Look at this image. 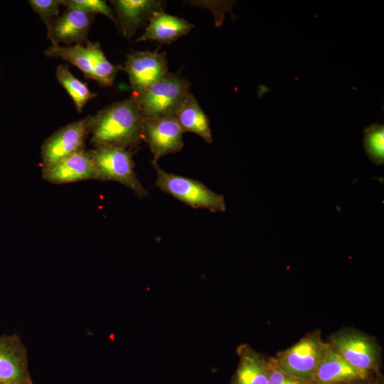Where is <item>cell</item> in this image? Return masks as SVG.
Instances as JSON below:
<instances>
[{"instance_id": "obj_25", "label": "cell", "mask_w": 384, "mask_h": 384, "mask_svg": "<svg viewBox=\"0 0 384 384\" xmlns=\"http://www.w3.org/2000/svg\"><path fill=\"white\" fill-rule=\"evenodd\" d=\"M375 375H377V378L375 384H384L383 375L380 373Z\"/></svg>"}, {"instance_id": "obj_19", "label": "cell", "mask_w": 384, "mask_h": 384, "mask_svg": "<svg viewBox=\"0 0 384 384\" xmlns=\"http://www.w3.org/2000/svg\"><path fill=\"white\" fill-rule=\"evenodd\" d=\"M55 76L59 83L73 100L76 110L79 112L82 111L88 101L97 96L96 93L89 90L86 83L74 76L65 65H59L57 67Z\"/></svg>"}, {"instance_id": "obj_17", "label": "cell", "mask_w": 384, "mask_h": 384, "mask_svg": "<svg viewBox=\"0 0 384 384\" xmlns=\"http://www.w3.org/2000/svg\"><path fill=\"white\" fill-rule=\"evenodd\" d=\"M239 362L231 384H268V361L248 344L237 348Z\"/></svg>"}, {"instance_id": "obj_9", "label": "cell", "mask_w": 384, "mask_h": 384, "mask_svg": "<svg viewBox=\"0 0 384 384\" xmlns=\"http://www.w3.org/2000/svg\"><path fill=\"white\" fill-rule=\"evenodd\" d=\"M123 68L129 77L132 96L140 95L169 73L166 53L157 50L129 53Z\"/></svg>"}, {"instance_id": "obj_21", "label": "cell", "mask_w": 384, "mask_h": 384, "mask_svg": "<svg viewBox=\"0 0 384 384\" xmlns=\"http://www.w3.org/2000/svg\"><path fill=\"white\" fill-rule=\"evenodd\" d=\"M60 4L67 8L75 9L85 13L101 14L117 25V20L113 10L102 0H60Z\"/></svg>"}, {"instance_id": "obj_6", "label": "cell", "mask_w": 384, "mask_h": 384, "mask_svg": "<svg viewBox=\"0 0 384 384\" xmlns=\"http://www.w3.org/2000/svg\"><path fill=\"white\" fill-rule=\"evenodd\" d=\"M191 82L185 78L168 73L137 96H132L144 117L174 116L186 95Z\"/></svg>"}, {"instance_id": "obj_23", "label": "cell", "mask_w": 384, "mask_h": 384, "mask_svg": "<svg viewBox=\"0 0 384 384\" xmlns=\"http://www.w3.org/2000/svg\"><path fill=\"white\" fill-rule=\"evenodd\" d=\"M268 384H309L307 380L294 376L283 370L273 357L267 358Z\"/></svg>"}, {"instance_id": "obj_15", "label": "cell", "mask_w": 384, "mask_h": 384, "mask_svg": "<svg viewBox=\"0 0 384 384\" xmlns=\"http://www.w3.org/2000/svg\"><path fill=\"white\" fill-rule=\"evenodd\" d=\"M193 25L187 20L169 14L164 10L154 12L149 19L145 31L135 42L155 41L170 44L188 33Z\"/></svg>"}, {"instance_id": "obj_1", "label": "cell", "mask_w": 384, "mask_h": 384, "mask_svg": "<svg viewBox=\"0 0 384 384\" xmlns=\"http://www.w3.org/2000/svg\"><path fill=\"white\" fill-rule=\"evenodd\" d=\"M87 117L90 142L95 147L113 146L129 149L143 141L144 117L132 96Z\"/></svg>"}, {"instance_id": "obj_14", "label": "cell", "mask_w": 384, "mask_h": 384, "mask_svg": "<svg viewBox=\"0 0 384 384\" xmlns=\"http://www.w3.org/2000/svg\"><path fill=\"white\" fill-rule=\"evenodd\" d=\"M44 180L54 184L86 180H97L94 165L88 151L73 154L55 164L42 169Z\"/></svg>"}, {"instance_id": "obj_8", "label": "cell", "mask_w": 384, "mask_h": 384, "mask_svg": "<svg viewBox=\"0 0 384 384\" xmlns=\"http://www.w3.org/2000/svg\"><path fill=\"white\" fill-rule=\"evenodd\" d=\"M89 134L87 116L58 129L42 144V169L48 168L73 154L83 151Z\"/></svg>"}, {"instance_id": "obj_13", "label": "cell", "mask_w": 384, "mask_h": 384, "mask_svg": "<svg viewBox=\"0 0 384 384\" xmlns=\"http://www.w3.org/2000/svg\"><path fill=\"white\" fill-rule=\"evenodd\" d=\"M115 11L117 26L122 36L130 39L152 14L163 11L165 1L159 0H114L110 1Z\"/></svg>"}, {"instance_id": "obj_10", "label": "cell", "mask_w": 384, "mask_h": 384, "mask_svg": "<svg viewBox=\"0 0 384 384\" xmlns=\"http://www.w3.org/2000/svg\"><path fill=\"white\" fill-rule=\"evenodd\" d=\"M183 131L174 116L144 117L143 141L153 154L152 162L181 151L183 147Z\"/></svg>"}, {"instance_id": "obj_24", "label": "cell", "mask_w": 384, "mask_h": 384, "mask_svg": "<svg viewBox=\"0 0 384 384\" xmlns=\"http://www.w3.org/2000/svg\"><path fill=\"white\" fill-rule=\"evenodd\" d=\"M343 384H372L368 381V379L355 380L350 382H347Z\"/></svg>"}, {"instance_id": "obj_11", "label": "cell", "mask_w": 384, "mask_h": 384, "mask_svg": "<svg viewBox=\"0 0 384 384\" xmlns=\"http://www.w3.org/2000/svg\"><path fill=\"white\" fill-rule=\"evenodd\" d=\"M0 384H32L27 348L16 334L0 336Z\"/></svg>"}, {"instance_id": "obj_16", "label": "cell", "mask_w": 384, "mask_h": 384, "mask_svg": "<svg viewBox=\"0 0 384 384\" xmlns=\"http://www.w3.org/2000/svg\"><path fill=\"white\" fill-rule=\"evenodd\" d=\"M370 375L350 365L330 348L309 383L343 384L355 380L368 379Z\"/></svg>"}, {"instance_id": "obj_20", "label": "cell", "mask_w": 384, "mask_h": 384, "mask_svg": "<svg viewBox=\"0 0 384 384\" xmlns=\"http://www.w3.org/2000/svg\"><path fill=\"white\" fill-rule=\"evenodd\" d=\"M363 148L369 159L376 165L384 163V126L373 123L363 130Z\"/></svg>"}, {"instance_id": "obj_18", "label": "cell", "mask_w": 384, "mask_h": 384, "mask_svg": "<svg viewBox=\"0 0 384 384\" xmlns=\"http://www.w3.org/2000/svg\"><path fill=\"white\" fill-rule=\"evenodd\" d=\"M174 117L183 132H193L207 143H212L209 118L191 92H188Z\"/></svg>"}, {"instance_id": "obj_12", "label": "cell", "mask_w": 384, "mask_h": 384, "mask_svg": "<svg viewBox=\"0 0 384 384\" xmlns=\"http://www.w3.org/2000/svg\"><path fill=\"white\" fill-rule=\"evenodd\" d=\"M95 14L67 8L62 16L55 18L47 28L48 38L51 43L82 44L87 38Z\"/></svg>"}, {"instance_id": "obj_22", "label": "cell", "mask_w": 384, "mask_h": 384, "mask_svg": "<svg viewBox=\"0 0 384 384\" xmlns=\"http://www.w3.org/2000/svg\"><path fill=\"white\" fill-rule=\"evenodd\" d=\"M28 3L47 28L59 16L60 0H29Z\"/></svg>"}, {"instance_id": "obj_3", "label": "cell", "mask_w": 384, "mask_h": 384, "mask_svg": "<svg viewBox=\"0 0 384 384\" xmlns=\"http://www.w3.org/2000/svg\"><path fill=\"white\" fill-rule=\"evenodd\" d=\"M331 349L354 368L378 374L382 363V348L376 338L354 327L346 326L329 337Z\"/></svg>"}, {"instance_id": "obj_4", "label": "cell", "mask_w": 384, "mask_h": 384, "mask_svg": "<svg viewBox=\"0 0 384 384\" xmlns=\"http://www.w3.org/2000/svg\"><path fill=\"white\" fill-rule=\"evenodd\" d=\"M97 180L120 183L132 190L139 198L149 196L139 181L132 159L133 152L122 147L101 146L88 151Z\"/></svg>"}, {"instance_id": "obj_5", "label": "cell", "mask_w": 384, "mask_h": 384, "mask_svg": "<svg viewBox=\"0 0 384 384\" xmlns=\"http://www.w3.org/2000/svg\"><path fill=\"white\" fill-rule=\"evenodd\" d=\"M151 164L156 172L155 186L193 208L206 209L212 213L226 210L225 198L203 183L163 170L158 162Z\"/></svg>"}, {"instance_id": "obj_2", "label": "cell", "mask_w": 384, "mask_h": 384, "mask_svg": "<svg viewBox=\"0 0 384 384\" xmlns=\"http://www.w3.org/2000/svg\"><path fill=\"white\" fill-rule=\"evenodd\" d=\"M44 54L73 64L83 73L85 78L93 80L102 87L112 85L117 73L124 70L122 65H114L107 60L97 42L87 41L85 46H68L51 43Z\"/></svg>"}, {"instance_id": "obj_7", "label": "cell", "mask_w": 384, "mask_h": 384, "mask_svg": "<svg viewBox=\"0 0 384 384\" xmlns=\"http://www.w3.org/2000/svg\"><path fill=\"white\" fill-rule=\"evenodd\" d=\"M329 348V343L321 338V331L316 329L273 358L286 372L309 382Z\"/></svg>"}]
</instances>
